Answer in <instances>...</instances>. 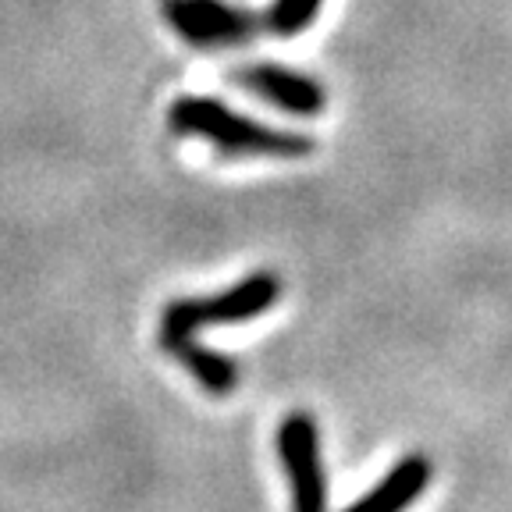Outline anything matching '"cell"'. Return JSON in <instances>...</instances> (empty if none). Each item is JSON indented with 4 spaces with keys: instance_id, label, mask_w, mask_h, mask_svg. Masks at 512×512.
I'll return each mask as SVG.
<instances>
[{
    "instance_id": "1",
    "label": "cell",
    "mask_w": 512,
    "mask_h": 512,
    "mask_svg": "<svg viewBox=\"0 0 512 512\" xmlns=\"http://www.w3.org/2000/svg\"><path fill=\"white\" fill-rule=\"evenodd\" d=\"M168 125L178 136L210 139L221 153L232 157H306L313 153V139L299 132H281L264 121L232 111L214 96H182L171 104Z\"/></svg>"
},
{
    "instance_id": "2",
    "label": "cell",
    "mask_w": 512,
    "mask_h": 512,
    "mask_svg": "<svg viewBox=\"0 0 512 512\" xmlns=\"http://www.w3.org/2000/svg\"><path fill=\"white\" fill-rule=\"evenodd\" d=\"M281 296V281L274 274L260 271L242 278L239 285L224 288L207 299H178L160 317V345H171L178 338H192L200 328L214 324H242L267 313Z\"/></svg>"
},
{
    "instance_id": "3",
    "label": "cell",
    "mask_w": 512,
    "mask_h": 512,
    "mask_svg": "<svg viewBox=\"0 0 512 512\" xmlns=\"http://www.w3.org/2000/svg\"><path fill=\"white\" fill-rule=\"evenodd\" d=\"M160 8L178 40L200 50L242 47L260 32V18L228 0H160Z\"/></svg>"
},
{
    "instance_id": "4",
    "label": "cell",
    "mask_w": 512,
    "mask_h": 512,
    "mask_svg": "<svg viewBox=\"0 0 512 512\" xmlns=\"http://www.w3.org/2000/svg\"><path fill=\"white\" fill-rule=\"evenodd\" d=\"M278 456L292 484V512H328L320 431L310 413H288L278 427Z\"/></svg>"
},
{
    "instance_id": "5",
    "label": "cell",
    "mask_w": 512,
    "mask_h": 512,
    "mask_svg": "<svg viewBox=\"0 0 512 512\" xmlns=\"http://www.w3.org/2000/svg\"><path fill=\"white\" fill-rule=\"evenodd\" d=\"M235 82L246 93H256L271 107L296 114V118H313L328 104V93H324V86L317 79L292 72V68H281V64H246V68L235 72Z\"/></svg>"
},
{
    "instance_id": "6",
    "label": "cell",
    "mask_w": 512,
    "mask_h": 512,
    "mask_svg": "<svg viewBox=\"0 0 512 512\" xmlns=\"http://www.w3.org/2000/svg\"><path fill=\"white\" fill-rule=\"evenodd\" d=\"M431 477H434L431 459L413 452V456L399 459L392 470L384 473V477L377 480V488H370L367 495L356 498V502L342 512H406L409 505L427 491Z\"/></svg>"
},
{
    "instance_id": "7",
    "label": "cell",
    "mask_w": 512,
    "mask_h": 512,
    "mask_svg": "<svg viewBox=\"0 0 512 512\" xmlns=\"http://www.w3.org/2000/svg\"><path fill=\"white\" fill-rule=\"evenodd\" d=\"M168 352H175L178 360L189 367V374L207 388L210 395H228L235 392V384H239V363L232 356H224V352L214 349H203L200 342H192V338H178V342L164 345Z\"/></svg>"
},
{
    "instance_id": "8",
    "label": "cell",
    "mask_w": 512,
    "mask_h": 512,
    "mask_svg": "<svg viewBox=\"0 0 512 512\" xmlns=\"http://www.w3.org/2000/svg\"><path fill=\"white\" fill-rule=\"evenodd\" d=\"M320 8H324V0H274L267 15L260 18V25L278 40H292L317 22Z\"/></svg>"
}]
</instances>
